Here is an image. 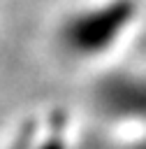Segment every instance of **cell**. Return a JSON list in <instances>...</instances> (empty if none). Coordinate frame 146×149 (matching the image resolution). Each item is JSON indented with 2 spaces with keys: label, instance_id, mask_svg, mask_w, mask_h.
<instances>
[{
  "label": "cell",
  "instance_id": "cell-1",
  "mask_svg": "<svg viewBox=\"0 0 146 149\" xmlns=\"http://www.w3.org/2000/svg\"><path fill=\"white\" fill-rule=\"evenodd\" d=\"M130 16L132 7L127 0H114L107 5L81 9L63 23V44L76 56L102 54L123 33V28L130 23Z\"/></svg>",
  "mask_w": 146,
  "mask_h": 149
}]
</instances>
